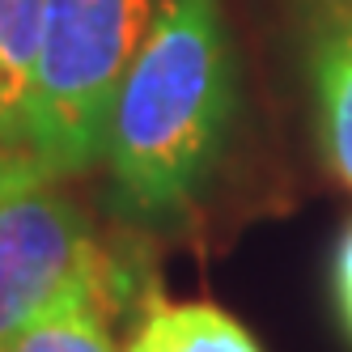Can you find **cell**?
<instances>
[{"label": "cell", "mask_w": 352, "mask_h": 352, "mask_svg": "<svg viewBox=\"0 0 352 352\" xmlns=\"http://www.w3.org/2000/svg\"><path fill=\"white\" fill-rule=\"evenodd\" d=\"M115 306L119 293L111 289H72L52 310L21 327L0 352H119L111 340Z\"/></svg>", "instance_id": "cell-6"}, {"label": "cell", "mask_w": 352, "mask_h": 352, "mask_svg": "<svg viewBox=\"0 0 352 352\" xmlns=\"http://www.w3.org/2000/svg\"><path fill=\"white\" fill-rule=\"evenodd\" d=\"M72 289L123 293V280L52 174L17 162L0 187V348Z\"/></svg>", "instance_id": "cell-3"}, {"label": "cell", "mask_w": 352, "mask_h": 352, "mask_svg": "<svg viewBox=\"0 0 352 352\" xmlns=\"http://www.w3.org/2000/svg\"><path fill=\"white\" fill-rule=\"evenodd\" d=\"M17 162H30V157H17V153H5V148H0V187H5V179H9V170H13Z\"/></svg>", "instance_id": "cell-10"}, {"label": "cell", "mask_w": 352, "mask_h": 352, "mask_svg": "<svg viewBox=\"0 0 352 352\" xmlns=\"http://www.w3.org/2000/svg\"><path fill=\"white\" fill-rule=\"evenodd\" d=\"M310 77L327 162L352 187V34H314Z\"/></svg>", "instance_id": "cell-7"}, {"label": "cell", "mask_w": 352, "mask_h": 352, "mask_svg": "<svg viewBox=\"0 0 352 352\" xmlns=\"http://www.w3.org/2000/svg\"><path fill=\"white\" fill-rule=\"evenodd\" d=\"M166 0H43L30 107V162L52 179L85 174L107 153L119 85Z\"/></svg>", "instance_id": "cell-2"}, {"label": "cell", "mask_w": 352, "mask_h": 352, "mask_svg": "<svg viewBox=\"0 0 352 352\" xmlns=\"http://www.w3.org/2000/svg\"><path fill=\"white\" fill-rule=\"evenodd\" d=\"M128 352H263L246 327L212 301L153 306L128 340Z\"/></svg>", "instance_id": "cell-5"}, {"label": "cell", "mask_w": 352, "mask_h": 352, "mask_svg": "<svg viewBox=\"0 0 352 352\" xmlns=\"http://www.w3.org/2000/svg\"><path fill=\"white\" fill-rule=\"evenodd\" d=\"M43 0H0V148L30 157Z\"/></svg>", "instance_id": "cell-4"}, {"label": "cell", "mask_w": 352, "mask_h": 352, "mask_svg": "<svg viewBox=\"0 0 352 352\" xmlns=\"http://www.w3.org/2000/svg\"><path fill=\"white\" fill-rule=\"evenodd\" d=\"M314 34H352V0H314Z\"/></svg>", "instance_id": "cell-9"}, {"label": "cell", "mask_w": 352, "mask_h": 352, "mask_svg": "<svg viewBox=\"0 0 352 352\" xmlns=\"http://www.w3.org/2000/svg\"><path fill=\"white\" fill-rule=\"evenodd\" d=\"M331 289H336V310L340 322L352 340V225L344 230L340 246H336V263H331Z\"/></svg>", "instance_id": "cell-8"}, {"label": "cell", "mask_w": 352, "mask_h": 352, "mask_svg": "<svg viewBox=\"0 0 352 352\" xmlns=\"http://www.w3.org/2000/svg\"><path fill=\"white\" fill-rule=\"evenodd\" d=\"M221 0H166L119 85L107 170L132 217L162 221L204 195L238 102Z\"/></svg>", "instance_id": "cell-1"}]
</instances>
